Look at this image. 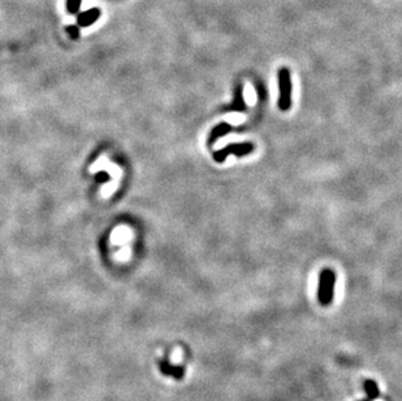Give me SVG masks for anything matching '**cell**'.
Instances as JSON below:
<instances>
[{"label": "cell", "mask_w": 402, "mask_h": 401, "mask_svg": "<svg viewBox=\"0 0 402 401\" xmlns=\"http://www.w3.org/2000/svg\"><path fill=\"white\" fill-rule=\"evenodd\" d=\"M160 368H162L163 374L173 376L176 379H181L185 374V368L182 366H173V365L168 364V362H163Z\"/></svg>", "instance_id": "cell-10"}, {"label": "cell", "mask_w": 402, "mask_h": 401, "mask_svg": "<svg viewBox=\"0 0 402 401\" xmlns=\"http://www.w3.org/2000/svg\"><path fill=\"white\" fill-rule=\"evenodd\" d=\"M81 3H82V0H67V11L70 15H76L80 11Z\"/></svg>", "instance_id": "cell-12"}, {"label": "cell", "mask_w": 402, "mask_h": 401, "mask_svg": "<svg viewBox=\"0 0 402 401\" xmlns=\"http://www.w3.org/2000/svg\"><path fill=\"white\" fill-rule=\"evenodd\" d=\"M231 131H232V125L231 124H227V123H220V124L216 125V127H215L210 133V145H214V143L216 142L219 138H220L221 135L227 134V133H229Z\"/></svg>", "instance_id": "cell-8"}, {"label": "cell", "mask_w": 402, "mask_h": 401, "mask_svg": "<svg viewBox=\"0 0 402 401\" xmlns=\"http://www.w3.org/2000/svg\"><path fill=\"white\" fill-rule=\"evenodd\" d=\"M99 171L107 172V173L111 176V179H112L113 181L117 182H120V180H121V177H123L124 175L123 169H121L116 163L109 162L108 158L105 157V155L99 157L94 163L91 164L90 168H89V172H90V173H97V172Z\"/></svg>", "instance_id": "cell-4"}, {"label": "cell", "mask_w": 402, "mask_h": 401, "mask_svg": "<svg viewBox=\"0 0 402 401\" xmlns=\"http://www.w3.org/2000/svg\"><path fill=\"white\" fill-rule=\"evenodd\" d=\"M363 390H365V394H366L367 399L369 401L376 400L379 396H380V391H379V386L375 380L367 379L363 383Z\"/></svg>", "instance_id": "cell-9"}, {"label": "cell", "mask_w": 402, "mask_h": 401, "mask_svg": "<svg viewBox=\"0 0 402 401\" xmlns=\"http://www.w3.org/2000/svg\"><path fill=\"white\" fill-rule=\"evenodd\" d=\"M115 258L119 259V261H128V259L131 258V248L128 246V245H124V248H121L117 252V254L115 255Z\"/></svg>", "instance_id": "cell-13"}, {"label": "cell", "mask_w": 402, "mask_h": 401, "mask_svg": "<svg viewBox=\"0 0 402 401\" xmlns=\"http://www.w3.org/2000/svg\"><path fill=\"white\" fill-rule=\"evenodd\" d=\"M99 17H100V11H99L98 8H91V9H87L86 12L78 15L77 24L81 28H87V26L93 25Z\"/></svg>", "instance_id": "cell-6"}, {"label": "cell", "mask_w": 402, "mask_h": 401, "mask_svg": "<svg viewBox=\"0 0 402 401\" xmlns=\"http://www.w3.org/2000/svg\"><path fill=\"white\" fill-rule=\"evenodd\" d=\"M359 401H369L368 399H363V400H359Z\"/></svg>", "instance_id": "cell-15"}, {"label": "cell", "mask_w": 402, "mask_h": 401, "mask_svg": "<svg viewBox=\"0 0 402 401\" xmlns=\"http://www.w3.org/2000/svg\"><path fill=\"white\" fill-rule=\"evenodd\" d=\"M117 186H119V182L111 180V181L107 182V184H104V185L100 188V196L104 198L111 197V196L115 194V192L117 190Z\"/></svg>", "instance_id": "cell-11"}, {"label": "cell", "mask_w": 402, "mask_h": 401, "mask_svg": "<svg viewBox=\"0 0 402 401\" xmlns=\"http://www.w3.org/2000/svg\"><path fill=\"white\" fill-rule=\"evenodd\" d=\"M279 77V107L281 111H288L292 107V77L288 68H281L277 73Z\"/></svg>", "instance_id": "cell-2"}, {"label": "cell", "mask_w": 402, "mask_h": 401, "mask_svg": "<svg viewBox=\"0 0 402 401\" xmlns=\"http://www.w3.org/2000/svg\"><path fill=\"white\" fill-rule=\"evenodd\" d=\"M67 32H68L69 36H70L72 39H77V38L80 36V30H78L77 26H68V28H67Z\"/></svg>", "instance_id": "cell-14"}, {"label": "cell", "mask_w": 402, "mask_h": 401, "mask_svg": "<svg viewBox=\"0 0 402 401\" xmlns=\"http://www.w3.org/2000/svg\"><path fill=\"white\" fill-rule=\"evenodd\" d=\"M335 287H336V273L331 268H324L319 275L318 301L322 306H328L334 302Z\"/></svg>", "instance_id": "cell-1"}, {"label": "cell", "mask_w": 402, "mask_h": 401, "mask_svg": "<svg viewBox=\"0 0 402 401\" xmlns=\"http://www.w3.org/2000/svg\"><path fill=\"white\" fill-rule=\"evenodd\" d=\"M132 238H133V232H132L131 228L127 226H119L112 231L109 240H111V244L124 246V245H127Z\"/></svg>", "instance_id": "cell-5"}, {"label": "cell", "mask_w": 402, "mask_h": 401, "mask_svg": "<svg viewBox=\"0 0 402 401\" xmlns=\"http://www.w3.org/2000/svg\"><path fill=\"white\" fill-rule=\"evenodd\" d=\"M254 145L251 142H242V143H231V145L225 146L221 150L214 153V159L218 163L223 162L229 157V155H235V157H245L253 153Z\"/></svg>", "instance_id": "cell-3"}, {"label": "cell", "mask_w": 402, "mask_h": 401, "mask_svg": "<svg viewBox=\"0 0 402 401\" xmlns=\"http://www.w3.org/2000/svg\"><path fill=\"white\" fill-rule=\"evenodd\" d=\"M246 109V103L243 99V88L242 85H238L234 91V99L233 103L227 108V111H237V112H243Z\"/></svg>", "instance_id": "cell-7"}]
</instances>
